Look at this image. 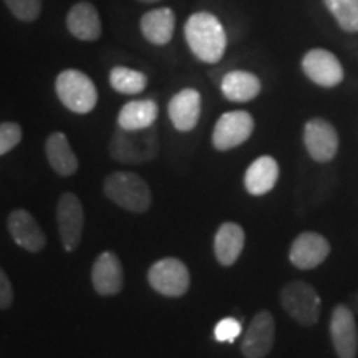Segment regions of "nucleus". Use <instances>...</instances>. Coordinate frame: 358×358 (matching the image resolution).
<instances>
[{"label": "nucleus", "mask_w": 358, "mask_h": 358, "mask_svg": "<svg viewBox=\"0 0 358 358\" xmlns=\"http://www.w3.org/2000/svg\"><path fill=\"white\" fill-rule=\"evenodd\" d=\"M159 151L158 133L155 127L145 129L118 128L110 141L111 158L123 164H143L156 158Z\"/></svg>", "instance_id": "f03ea898"}, {"label": "nucleus", "mask_w": 358, "mask_h": 358, "mask_svg": "<svg viewBox=\"0 0 358 358\" xmlns=\"http://www.w3.org/2000/svg\"><path fill=\"white\" fill-rule=\"evenodd\" d=\"M245 243L244 229L236 222H224L214 236V256L224 267H229L243 254Z\"/></svg>", "instance_id": "412c9836"}, {"label": "nucleus", "mask_w": 358, "mask_h": 358, "mask_svg": "<svg viewBox=\"0 0 358 358\" xmlns=\"http://www.w3.org/2000/svg\"><path fill=\"white\" fill-rule=\"evenodd\" d=\"M201 93L196 88L178 92L168 103V116L173 127L181 133L192 131L201 118Z\"/></svg>", "instance_id": "4468645a"}, {"label": "nucleus", "mask_w": 358, "mask_h": 358, "mask_svg": "<svg viewBox=\"0 0 358 358\" xmlns=\"http://www.w3.org/2000/svg\"><path fill=\"white\" fill-rule=\"evenodd\" d=\"M280 303L285 313L302 327H312L320 317V295L303 280L289 282L280 292Z\"/></svg>", "instance_id": "39448f33"}, {"label": "nucleus", "mask_w": 358, "mask_h": 358, "mask_svg": "<svg viewBox=\"0 0 358 358\" xmlns=\"http://www.w3.org/2000/svg\"><path fill=\"white\" fill-rule=\"evenodd\" d=\"M8 12L22 22H35L42 13V0H3Z\"/></svg>", "instance_id": "a878e982"}, {"label": "nucleus", "mask_w": 358, "mask_h": 358, "mask_svg": "<svg viewBox=\"0 0 358 358\" xmlns=\"http://www.w3.org/2000/svg\"><path fill=\"white\" fill-rule=\"evenodd\" d=\"M185 38L192 55L203 64H219L227 50V34L211 12H194L185 25Z\"/></svg>", "instance_id": "f257e3e1"}, {"label": "nucleus", "mask_w": 358, "mask_h": 358, "mask_svg": "<svg viewBox=\"0 0 358 358\" xmlns=\"http://www.w3.org/2000/svg\"><path fill=\"white\" fill-rule=\"evenodd\" d=\"M13 302V289L12 282L8 279L3 268L0 267V308H8Z\"/></svg>", "instance_id": "c85d7f7f"}, {"label": "nucleus", "mask_w": 358, "mask_h": 358, "mask_svg": "<svg viewBox=\"0 0 358 358\" xmlns=\"http://www.w3.org/2000/svg\"><path fill=\"white\" fill-rule=\"evenodd\" d=\"M55 92L62 105L73 113L87 115L96 106L98 92L95 83L80 70L62 71L55 80Z\"/></svg>", "instance_id": "20e7f679"}, {"label": "nucleus", "mask_w": 358, "mask_h": 358, "mask_svg": "<svg viewBox=\"0 0 358 358\" xmlns=\"http://www.w3.org/2000/svg\"><path fill=\"white\" fill-rule=\"evenodd\" d=\"M7 227L13 241L29 252H40L47 244V237H45L42 227L25 209L12 211L7 219Z\"/></svg>", "instance_id": "2eb2a0df"}, {"label": "nucleus", "mask_w": 358, "mask_h": 358, "mask_svg": "<svg viewBox=\"0 0 358 358\" xmlns=\"http://www.w3.org/2000/svg\"><path fill=\"white\" fill-rule=\"evenodd\" d=\"M158 115V103L151 100V98H146V100H133L127 103V105L120 110L116 123H118V128L134 131V129H145L155 127Z\"/></svg>", "instance_id": "4be33fe9"}, {"label": "nucleus", "mask_w": 358, "mask_h": 358, "mask_svg": "<svg viewBox=\"0 0 358 358\" xmlns=\"http://www.w3.org/2000/svg\"><path fill=\"white\" fill-rule=\"evenodd\" d=\"M57 222L64 249L66 252H73L82 241L85 224L83 206L73 192H64L58 199Z\"/></svg>", "instance_id": "1a4fd4ad"}, {"label": "nucleus", "mask_w": 358, "mask_h": 358, "mask_svg": "<svg viewBox=\"0 0 358 358\" xmlns=\"http://www.w3.org/2000/svg\"><path fill=\"white\" fill-rule=\"evenodd\" d=\"M22 141V128L19 123H0V156L7 155Z\"/></svg>", "instance_id": "bb28decb"}, {"label": "nucleus", "mask_w": 358, "mask_h": 358, "mask_svg": "<svg viewBox=\"0 0 358 358\" xmlns=\"http://www.w3.org/2000/svg\"><path fill=\"white\" fill-rule=\"evenodd\" d=\"M66 29L82 42H96L101 37V19L96 7L90 2H77L66 13Z\"/></svg>", "instance_id": "f3484780"}, {"label": "nucleus", "mask_w": 358, "mask_h": 358, "mask_svg": "<svg viewBox=\"0 0 358 358\" xmlns=\"http://www.w3.org/2000/svg\"><path fill=\"white\" fill-rule=\"evenodd\" d=\"M106 198L129 213H146L151 206V189L140 174L129 171L111 173L103 185Z\"/></svg>", "instance_id": "7ed1b4c3"}, {"label": "nucleus", "mask_w": 358, "mask_h": 358, "mask_svg": "<svg viewBox=\"0 0 358 358\" xmlns=\"http://www.w3.org/2000/svg\"><path fill=\"white\" fill-rule=\"evenodd\" d=\"M92 282L96 292L105 297L122 292L124 275L122 262L116 254L106 250L96 257L92 268Z\"/></svg>", "instance_id": "dca6fc26"}, {"label": "nucleus", "mask_w": 358, "mask_h": 358, "mask_svg": "<svg viewBox=\"0 0 358 358\" xmlns=\"http://www.w3.org/2000/svg\"><path fill=\"white\" fill-rule=\"evenodd\" d=\"M330 338L338 358H357L358 329L353 312L347 306H337L330 317Z\"/></svg>", "instance_id": "f8f14e48"}, {"label": "nucleus", "mask_w": 358, "mask_h": 358, "mask_svg": "<svg viewBox=\"0 0 358 358\" xmlns=\"http://www.w3.org/2000/svg\"><path fill=\"white\" fill-rule=\"evenodd\" d=\"M148 282L164 297H181L189 290V268L176 257L159 259L148 271Z\"/></svg>", "instance_id": "423d86ee"}, {"label": "nucleus", "mask_w": 358, "mask_h": 358, "mask_svg": "<svg viewBox=\"0 0 358 358\" xmlns=\"http://www.w3.org/2000/svg\"><path fill=\"white\" fill-rule=\"evenodd\" d=\"M303 145L313 161L329 163L337 156L338 133L327 120L312 118L303 127Z\"/></svg>", "instance_id": "9d476101"}, {"label": "nucleus", "mask_w": 358, "mask_h": 358, "mask_svg": "<svg viewBox=\"0 0 358 358\" xmlns=\"http://www.w3.org/2000/svg\"><path fill=\"white\" fill-rule=\"evenodd\" d=\"M262 90L257 75L245 70H231L221 80V92L232 103H248L256 100Z\"/></svg>", "instance_id": "6ab92c4d"}, {"label": "nucleus", "mask_w": 358, "mask_h": 358, "mask_svg": "<svg viewBox=\"0 0 358 358\" xmlns=\"http://www.w3.org/2000/svg\"><path fill=\"white\" fill-rule=\"evenodd\" d=\"M302 71L312 83L322 88H335L343 82L345 71L334 52L312 48L302 57Z\"/></svg>", "instance_id": "6e6552de"}, {"label": "nucleus", "mask_w": 358, "mask_h": 358, "mask_svg": "<svg viewBox=\"0 0 358 358\" xmlns=\"http://www.w3.org/2000/svg\"><path fill=\"white\" fill-rule=\"evenodd\" d=\"M275 320L268 310L259 312L245 330L241 352L245 358H266L274 347Z\"/></svg>", "instance_id": "9b49d317"}, {"label": "nucleus", "mask_w": 358, "mask_h": 358, "mask_svg": "<svg viewBox=\"0 0 358 358\" xmlns=\"http://www.w3.org/2000/svg\"><path fill=\"white\" fill-rule=\"evenodd\" d=\"M330 244L319 232H302L294 239L289 250V259L301 271H312L329 257Z\"/></svg>", "instance_id": "ddd939ff"}, {"label": "nucleus", "mask_w": 358, "mask_h": 358, "mask_svg": "<svg viewBox=\"0 0 358 358\" xmlns=\"http://www.w3.org/2000/svg\"><path fill=\"white\" fill-rule=\"evenodd\" d=\"M45 153L53 171L60 176H71L78 169V158L71 150L69 138L65 133L55 131L47 138Z\"/></svg>", "instance_id": "5701e85b"}, {"label": "nucleus", "mask_w": 358, "mask_h": 358, "mask_svg": "<svg viewBox=\"0 0 358 358\" xmlns=\"http://www.w3.org/2000/svg\"><path fill=\"white\" fill-rule=\"evenodd\" d=\"M241 332H243V325L237 319H232V317H227V319H222L217 322L216 329H214V338L217 342H227L232 343L234 340L239 337Z\"/></svg>", "instance_id": "cd10ccee"}, {"label": "nucleus", "mask_w": 358, "mask_h": 358, "mask_svg": "<svg viewBox=\"0 0 358 358\" xmlns=\"http://www.w3.org/2000/svg\"><path fill=\"white\" fill-rule=\"evenodd\" d=\"M176 29V13L169 7H158L143 13L140 20L141 35L146 42L156 47H164L173 40Z\"/></svg>", "instance_id": "a211bd4d"}, {"label": "nucleus", "mask_w": 358, "mask_h": 358, "mask_svg": "<svg viewBox=\"0 0 358 358\" xmlns=\"http://www.w3.org/2000/svg\"><path fill=\"white\" fill-rule=\"evenodd\" d=\"M279 163L272 156H261L254 159L244 176L245 189L252 196L267 194L279 181Z\"/></svg>", "instance_id": "aec40b11"}, {"label": "nucleus", "mask_w": 358, "mask_h": 358, "mask_svg": "<svg viewBox=\"0 0 358 358\" xmlns=\"http://www.w3.org/2000/svg\"><path fill=\"white\" fill-rule=\"evenodd\" d=\"M138 2H141V3H156V2H159V0H138Z\"/></svg>", "instance_id": "c756f323"}, {"label": "nucleus", "mask_w": 358, "mask_h": 358, "mask_svg": "<svg viewBox=\"0 0 358 358\" xmlns=\"http://www.w3.org/2000/svg\"><path fill=\"white\" fill-rule=\"evenodd\" d=\"M254 123L252 115L244 110L227 111L219 116L216 127L213 129V146L217 151H229L241 146L252 136Z\"/></svg>", "instance_id": "0eeeda50"}, {"label": "nucleus", "mask_w": 358, "mask_h": 358, "mask_svg": "<svg viewBox=\"0 0 358 358\" xmlns=\"http://www.w3.org/2000/svg\"><path fill=\"white\" fill-rule=\"evenodd\" d=\"M110 85L122 95H140L148 87V77L143 71L128 66H113L110 71Z\"/></svg>", "instance_id": "b1692460"}, {"label": "nucleus", "mask_w": 358, "mask_h": 358, "mask_svg": "<svg viewBox=\"0 0 358 358\" xmlns=\"http://www.w3.org/2000/svg\"><path fill=\"white\" fill-rule=\"evenodd\" d=\"M324 3L343 32L358 34V0H324Z\"/></svg>", "instance_id": "393cba45"}]
</instances>
